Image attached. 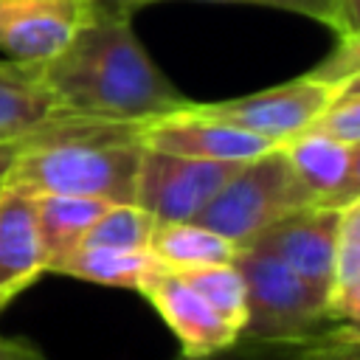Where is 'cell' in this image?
<instances>
[{
	"mask_svg": "<svg viewBox=\"0 0 360 360\" xmlns=\"http://www.w3.org/2000/svg\"><path fill=\"white\" fill-rule=\"evenodd\" d=\"M138 141L146 149H158L180 158H197V160H225V163H245L276 146L262 135L191 112L188 107L143 121L138 129Z\"/></svg>",
	"mask_w": 360,
	"mask_h": 360,
	"instance_id": "obj_7",
	"label": "cell"
},
{
	"mask_svg": "<svg viewBox=\"0 0 360 360\" xmlns=\"http://www.w3.org/2000/svg\"><path fill=\"white\" fill-rule=\"evenodd\" d=\"M360 278V200L340 208L338 250H335V284L332 292Z\"/></svg>",
	"mask_w": 360,
	"mask_h": 360,
	"instance_id": "obj_19",
	"label": "cell"
},
{
	"mask_svg": "<svg viewBox=\"0 0 360 360\" xmlns=\"http://www.w3.org/2000/svg\"><path fill=\"white\" fill-rule=\"evenodd\" d=\"M28 141H31V135H28V138H8V141H0V183L6 180L8 169L14 166L17 155L25 149Z\"/></svg>",
	"mask_w": 360,
	"mask_h": 360,
	"instance_id": "obj_28",
	"label": "cell"
},
{
	"mask_svg": "<svg viewBox=\"0 0 360 360\" xmlns=\"http://www.w3.org/2000/svg\"><path fill=\"white\" fill-rule=\"evenodd\" d=\"M278 149L290 160L295 177L312 194L315 205H323L346 177L349 143H343L315 127H307V129L295 132L292 138L281 141Z\"/></svg>",
	"mask_w": 360,
	"mask_h": 360,
	"instance_id": "obj_12",
	"label": "cell"
},
{
	"mask_svg": "<svg viewBox=\"0 0 360 360\" xmlns=\"http://www.w3.org/2000/svg\"><path fill=\"white\" fill-rule=\"evenodd\" d=\"M73 115L62 110L56 96L39 79L37 65L0 62V138H28L51 121Z\"/></svg>",
	"mask_w": 360,
	"mask_h": 360,
	"instance_id": "obj_11",
	"label": "cell"
},
{
	"mask_svg": "<svg viewBox=\"0 0 360 360\" xmlns=\"http://www.w3.org/2000/svg\"><path fill=\"white\" fill-rule=\"evenodd\" d=\"M152 256L169 270H197L214 264H233L236 245L197 219L158 222L149 239Z\"/></svg>",
	"mask_w": 360,
	"mask_h": 360,
	"instance_id": "obj_15",
	"label": "cell"
},
{
	"mask_svg": "<svg viewBox=\"0 0 360 360\" xmlns=\"http://www.w3.org/2000/svg\"><path fill=\"white\" fill-rule=\"evenodd\" d=\"M39 239L48 256V270L53 262L76 250L93 222L112 205L96 197H70V194H31Z\"/></svg>",
	"mask_w": 360,
	"mask_h": 360,
	"instance_id": "obj_14",
	"label": "cell"
},
{
	"mask_svg": "<svg viewBox=\"0 0 360 360\" xmlns=\"http://www.w3.org/2000/svg\"><path fill=\"white\" fill-rule=\"evenodd\" d=\"M338 37L360 31V0H335V28Z\"/></svg>",
	"mask_w": 360,
	"mask_h": 360,
	"instance_id": "obj_26",
	"label": "cell"
},
{
	"mask_svg": "<svg viewBox=\"0 0 360 360\" xmlns=\"http://www.w3.org/2000/svg\"><path fill=\"white\" fill-rule=\"evenodd\" d=\"M338 222H340L338 208L312 205V208H304V211H295V214L278 219L264 233H259L253 242L267 248L270 253H276L304 281H309L315 290H321L332 298Z\"/></svg>",
	"mask_w": 360,
	"mask_h": 360,
	"instance_id": "obj_9",
	"label": "cell"
},
{
	"mask_svg": "<svg viewBox=\"0 0 360 360\" xmlns=\"http://www.w3.org/2000/svg\"><path fill=\"white\" fill-rule=\"evenodd\" d=\"M338 98V87L318 82L312 76H298L292 82L222 101H188L191 112L233 124L273 143L292 138L295 132L315 124V118Z\"/></svg>",
	"mask_w": 360,
	"mask_h": 360,
	"instance_id": "obj_4",
	"label": "cell"
},
{
	"mask_svg": "<svg viewBox=\"0 0 360 360\" xmlns=\"http://www.w3.org/2000/svg\"><path fill=\"white\" fill-rule=\"evenodd\" d=\"M329 312L338 323H346V326H354L360 329V278L340 287L338 292H332L329 298Z\"/></svg>",
	"mask_w": 360,
	"mask_h": 360,
	"instance_id": "obj_25",
	"label": "cell"
},
{
	"mask_svg": "<svg viewBox=\"0 0 360 360\" xmlns=\"http://www.w3.org/2000/svg\"><path fill=\"white\" fill-rule=\"evenodd\" d=\"M37 70L62 110L84 118L149 121L191 101L149 59L132 14L93 11L70 45Z\"/></svg>",
	"mask_w": 360,
	"mask_h": 360,
	"instance_id": "obj_1",
	"label": "cell"
},
{
	"mask_svg": "<svg viewBox=\"0 0 360 360\" xmlns=\"http://www.w3.org/2000/svg\"><path fill=\"white\" fill-rule=\"evenodd\" d=\"M0 194H3V183H0Z\"/></svg>",
	"mask_w": 360,
	"mask_h": 360,
	"instance_id": "obj_31",
	"label": "cell"
},
{
	"mask_svg": "<svg viewBox=\"0 0 360 360\" xmlns=\"http://www.w3.org/2000/svg\"><path fill=\"white\" fill-rule=\"evenodd\" d=\"M138 292L155 307L188 357L219 352L239 338V332L180 273L169 267L155 270Z\"/></svg>",
	"mask_w": 360,
	"mask_h": 360,
	"instance_id": "obj_8",
	"label": "cell"
},
{
	"mask_svg": "<svg viewBox=\"0 0 360 360\" xmlns=\"http://www.w3.org/2000/svg\"><path fill=\"white\" fill-rule=\"evenodd\" d=\"M360 200V143H352L349 146V169H346V177L343 183L338 186V191L323 202V208H346L349 202Z\"/></svg>",
	"mask_w": 360,
	"mask_h": 360,
	"instance_id": "obj_24",
	"label": "cell"
},
{
	"mask_svg": "<svg viewBox=\"0 0 360 360\" xmlns=\"http://www.w3.org/2000/svg\"><path fill=\"white\" fill-rule=\"evenodd\" d=\"M0 141H3V138H0Z\"/></svg>",
	"mask_w": 360,
	"mask_h": 360,
	"instance_id": "obj_32",
	"label": "cell"
},
{
	"mask_svg": "<svg viewBox=\"0 0 360 360\" xmlns=\"http://www.w3.org/2000/svg\"><path fill=\"white\" fill-rule=\"evenodd\" d=\"M158 219L143 211L135 202H112L87 231L82 245H98V248H127L141 250L149 248L152 231Z\"/></svg>",
	"mask_w": 360,
	"mask_h": 360,
	"instance_id": "obj_17",
	"label": "cell"
},
{
	"mask_svg": "<svg viewBox=\"0 0 360 360\" xmlns=\"http://www.w3.org/2000/svg\"><path fill=\"white\" fill-rule=\"evenodd\" d=\"M248 292V321L242 338L253 340H312L338 321L329 295L304 281L267 248L250 242L233 259Z\"/></svg>",
	"mask_w": 360,
	"mask_h": 360,
	"instance_id": "obj_2",
	"label": "cell"
},
{
	"mask_svg": "<svg viewBox=\"0 0 360 360\" xmlns=\"http://www.w3.org/2000/svg\"><path fill=\"white\" fill-rule=\"evenodd\" d=\"M0 360H45V354L31 340L0 335Z\"/></svg>",
	"mask_w": 360,
	"mask_h": 360,
	"instance_id": "obj_27",
	"label": "cell"
},
{
	"mask_svg": "<svg viewBox=\"0 0 360 360\" xmlns=\"http://www.w3.org/2000/svg\"><path fill=\"white\" fill-rule=\"evenodd\" d=\"M343 143H360V93L357 96H338L318 118L309 124Z\"/></svg>",
	"mask_w": 360,
	"mask_h": 360,
	"instance_id": "obj_21",
	"label": "cell"
},
{
	"mask_svg": "<svg viewBox=\"0 0 360 360\" xmlns=\"http://www.w3.org/2000/svg\"><path fill=\"white\" fill-rule=\"evenodd\" d=\"M48 273L31 194L3 180L0 194V312Z\"/></svg>",
	"mask_w": 360,
	"mask_h": 360,
	"instance_id": "obj_10",
	"label": "cell"
},
{
	"mask_svg": "<svg viewBox=\"0 0 360 360\" xmlns=\"http://www.w3.org/2000/svg\"><path fill=\"white\" fill-rule=\"evenodd\" d=\"M149 3H160V0H135V11L141 6ZM200 3H245V6H264V8H276V11H290V14H301L309 20H318L329 28H335V0H200Z\"/></svg>",
	"mask_w": 360,
	"mask_h": 360,
	"instance_id": "obj_22",
	"label": "cell"
},
{
	"mask_svg": "<svg viewBox=\"0 0 360 360\" xmlns=\"http://www.w3.org/2000/svg\"><path fill=\"white\" fill-rule=\"evenodd\" d=\"M360 73V31L349 37H338V45L307 73L318 82H326L332 87H340L352 76Z\"/></svg>",
	"mask_w": 360,
	"mask_h": 360,
	"instance_id": "obj_20",
	"label": "cell"
},
{
	"mask_svg": "<svg viewBox=\"0 0 360 360\" xmlns=\"http://www.w3.org/2000/svg\"><path fill=\"white\" fill-rule=\"evenodd\" d=\"M312 360H360V329L335 323L318 338Z\"/></svg>",
	"mask_w": 360,
	"mask_h": 360,
	"instance_id": "obj_23",
	"label": "cell"
},
{
	"mask_svg": "<svg viewBox=\"0 0 360 360\" xmlns=\"http://www.w3.org/2000/svg\"><path fill=\"white\" fill-rule=\"evenodd\" d=\"M318 338L312 340H253V338L239 335L233 343H228L219 352L200 354V357L180 354L177 360H312Z\"/></svg>",
	"mask_w": 360,
	"mask_h": 360,
	"instance_id": "obj_18",
	"label": "cell"
},
{
	"mask_svg": "<svg viewBox=\"0 0 360 360\" xmlns=\"http://www.w3.org/2000/svg\"><path fill=\"white\" fill-rule=\"evenodd\" d=\"M90 0H0V51L20 65L59 56L93 17Z\"/></svg>",
	"mask_w": 360,
	"mask_h": 360,
	"instance_id": "obj_6",
	"label": "cell"
},
{
	"mask_svg": "<svg viewBox=\"0 0 360 360\" xmlns=\"http://www.w3.org/2000/svg\"><path fill=\"white\" fill-rule=\"evenodd\" d=\"M96 11H112V14H132L135 0H90Z\"/></svg>",
	"mask_w": 360,
	"mask_h": 360,
	"instance_id": "obj_29",
	"label": "cell"
},
{
	"mask_svg": "<svg viewBox=\"0 0 360 360\" xmlns=\"http://www.w3.org/2000/svg\"><path fill=\"white\" fill-rule=\"evenodd\" d=\"M357 93H360V73L352 76L349 82H343V84L338 87V96H357Z\"/></svg>",
	"mask_w": 360,
	"mask_h": 360,
	"instance_id": "obj_30",
	"label": "cell"
},
{
	"mask_svg": "<svg viewBox=\"0 0 360 360\" xmlns=\"http://www.w3.org/2000/svg\"><path fill=\"white\" fill-rule=\"evenodd\" d=\"M312 205V194L295 177L290 160L276 143L259 158L239 163L228 183L200 211L197 222L242 248L278 219Z\"/></svg>",
	"mask_w": 360,
	"mask_h": 360,
	"instance_id": "obj_3",
	"label": "cell"
},
{
	"mask_svg": "<svg viewBox=\"0 0 360 360\" xmlns=\"http://www.w3.org/2000/svg\"><path fill=\"white\" fill-rule=\"evenodd\" d=\"M236 169L239 163L180 158L143 146L135 177V205L158 222L197 219Z\"/></svg>",
	"mask_w": 360,
	"mask_h": 360,
	"instance_id": "obj_5",
	"label": "cell"
},
{
	"mask_svg": "<svg viewBox=\"0 0 360 360\" xmlns=\"http://www.w3.org/2000/svg\"><path fill=\"white\" fill-rule=\"evenodd\" d=\"M180 273L239 335L248 321V292L242 273L236 264H214V267H197V270H174Z\"/></svg>",
	"mask_w": 360,
	"mask_h": 360,
	"instance_id": "obj_16",
	"label": "cell"
},
{
	"mask_svg": "<svg viewBox=\"0 0 360 360\" xmlns=\"http://www.w3.org/2000/svg\"><path fill=\"white\" fill-rule=\"evenodd\" d=\"M163 264L152 256L149 248L127 250V248H98V245H79L68 256L51 264L48 273L73 276L82 281H93L101 287H124L141 290V284L160 270Z\"/></svg>",
	"mask_w": 360,
	"mask_h": 360,
	"instance_id": "obj_13",
	"label": "cell"
}]
</instances>
